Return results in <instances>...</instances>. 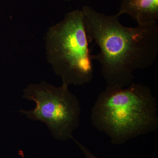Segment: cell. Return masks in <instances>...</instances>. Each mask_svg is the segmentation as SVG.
Instances as JSON below:
<instances>
[{"instance_id": "cell-1", "label": "cell", "mask_w": 158, "mask_h": 158, "mask_svg": "<svg viewBox=\"0 0 158 158\" xmlns=\"http://www.w3.org/2000/svg\"><path fill=\"white\" fill-rule=\"evenodd\" d=\"M86 31L100 49L92 55L101 66L107 87H126L133 83L134 73L150 67L158 54L157 22L129 27L123 25L119 15H107L84 6Z\"/></svg>"}, {"instance_id": "cell-2", "label": "cell", "mask_w": 158, "mask_h": 158, "mask_svg": "<svg viewBox=\"0 0 158 158\" xmlns=\"http://www.w3.org/2000/svg\"><path fill=\"white\" fill-rule=\"evenodd\" d=\"M90 120L112 144H122L157 130V101L149 87L141 84L107 87L91 109Z\"/></svg>"}, {"instance_id": "cell-3", "label": "cell", "mask_w": 158, "mask_h": 158, "mask_svg": "<svg viewBox=\"0 0 158 158\" xmlns=\"http://www.w3.org/2000/svg\"><path fill=\"white\" fill-rule=\"evenodd\" d=\"M82 10L67 13L49 28L45 37L48 62L61 77L62 85H82L93 77L92 55Z\"/></svg>"}, {"instance_id": "cell-4", "label": "cell", "mask_w": 158, "mask_h": 158, "mask_svg": "<svg viewBox=\"0 0 158 158\" xmlns=\"http://www.w3.org/2000/svg\"><path fill=\"white\" fill-rule=\"evenodd\" d=\"M68 88L63 85L56 87L44 81L29 85L23 97L34 102L36 106L28 111L21 110L20 113L45 123L56 139H71L80 125L81 109L79 99Z\"/></svg>"}, {"instance_id": "cell-5", "label": "cell", "mask_w": 158, "mask_h": 158, "mask_svg": "<svg viewBox=\"0 0 158 158\" xmlns=\"http://www.w3.org/2000/svg\"><path fill=\"white\" fill-rule=\"evenodd\" d=\"M129 15L139 25L157 22L158 0H122L117 13Z\"/></svg>"}, {"instance_id": "cell-6", "label": "cell", "mask_w": 158, "mask_h": 158, "mask_svg": "<svg viewBox=\"0 0 158 158\" xmlns=\"http://www.w3.org/2000/svg\"><path fill=\"white\" fill-rule=\"evenodd\" d=\"M74 142H75L77 143V144L78 145L79 148L82 151V152L84 153V155H85V158H99L97 157L96 156L94 155V154L92 153L85 146H84V145L80 143L79 141L76 140L73 137L72 138V139Z\"/></svg>"}]
</instances>
